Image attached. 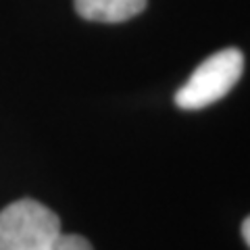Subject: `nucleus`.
Listing matches in <instances>:
<instances>
[{"label": "nucleus", "mask_w": 250, "mask_h": 250, "mask_svg": "<svg viewBox=\"0 0 250 250\" xmlns=\"http://www.w3.org/2000/svg\"><path fill=\"white\" fill-rule=\"evenodd\" d=\"M148 0H73L80 17L100 23H121L140 15Z\"/></svg>", "instance_id": "nucleus-3"}, {"label": "nucleus", "mask_w": 250, "mask_h": 250, "mask_svg": "<svg viewBox=\"0 0 250 250\" xmlns=\"http://www.w3.org/2000/svg\"><path fill=\"white\" fill-rule=\"evenodd\" d=\"M242 238H244V242L250 248V217H246L244 223H242Z\"/></svg>", "instance_id": "nucleus-4"}, {"label": "nucleus", "mask_w": 250, "mask_h": 250, "mask_svg": "<svg viewBox=\"0 0 250 250\" xmlns=\"http://www.w3.org/2000/svg\"><path fill=\"white\" fill-rule=\"evenodd\" d=\"M242 71H244V54L238 48H225L210 54L177 90L175 104L186 111H198L213 104L238 83Z\"/></svg>", "instance_id": "nucleus-2"}, {"label": "nucleus", "mask_w": 250, "mask_h": 250, "mask_svg": "<svg viewBox=\"0 0 250 250\" xmlns=\"http://www.w3.org/2000/svg\"><path fill=\"white\" fill-rule=\"evenodd\" d=\"M0 250H94L83 236L62 233L59 215L31 198L0 210Z\"/></svg>", "instance_id": "nucleus-1"}]
</instances>
